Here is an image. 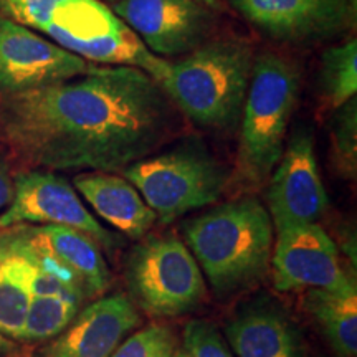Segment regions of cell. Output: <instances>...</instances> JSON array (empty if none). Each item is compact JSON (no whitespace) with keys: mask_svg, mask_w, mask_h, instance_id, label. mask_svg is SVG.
<instances>
[{"mask_svg":"<svg viewBox=\"0 0 357 357\" xmlns=\"http://www.w3.org/2000/svg\"><path fill=\"white\" fill-rule=\"evenodd\" d=\"M305 306L339 357L357 356L356 281L341 288L310 289Z\"/></svg>","mask_w":357,"mask_h":357,"instance_id":"cell-17","label":"cell"},{"mask_svg":"<svg viewBox=\"0 0 357 357\" xmlns=\"http://www.w3.org/2000/svg\"><path fill=\"white\" fill-rule=\"evenodd\" d=\"M172 126L171 101L132 66L19 93H0V142L26 167L123 172L153 154Z\"/></svg>","mask_w":357,"mask_h":357,"instance_id":"cell-1","label":"cell"},{"mask_svg":"<svg viewBox=\"0 0 357 357\" xmlns=\"http://www.w3.org/2000/svg\"><path fill=\"white\" fill-rule=\"evenodd\" d=\"M268 213L276 231L291 225L318 223L328 208L314 142L307 129L293 134L273 169L266 192Z\"/></svg>","mask_w":357,"mask_h":357,"instance_id":"cell-10","label":"cell"},{"mask_svg":"<svg viewBox=\"0 0 357 357\" xmlns=\"http://www.w3.org/2000/svg\"><path fill=\"white\" fill-rule=\"evenodd\" d=\"M300 95V71L288 58L263 53L253 60L242 109L238 155L229 185L257 189L270 178L284 151L288 124Z\"/></svg>","mask_w":357,"mask_h":357,"instance_id":"cell-4","label":"cell"},{"mask_svg":"<svg viewBox=\"0 0 357 357\" xmlns=\"http://www.w3.org/2000/svg\"><path fill=\"white\" fill-rule=\"evenodd\" d=\"M105 2H111V3H116V2H119V0H105Z\"/></svg>","mask_w":357,"mask_h":357,"instance_id":"cell-29","label":"cell"},{"mask_svg":"<svg viewBox=\"0 0 357 357\" xmlns=\"http://www.w3.org/2000/svg\"><path fill=\"white\" fill-rule=\"evenodd\" d=\"M73 185L102 220L131 238H142L158 218L124 177L111 172H82L73 178Z\"/></svg>","mask_w":357,"mask_h":357,"instance_id":"cell-15","label":"cell"},{"mask_svg":"<svg viewBox=\"0 0 357 357\" xmlns=\"http://www.w3.org/2000/svg\"><path fill=\"white\" fill-rule=\"evenodd\" d=\"M13 199V177L8 162L0 154V211L7 208Z\"/></svg>","mask_w":357,"mask_h":357,"instance_id":"cell-25","label":"cell"},{"mask_svg":"<svg viewBox=\"0 0 357 357\" xmlns=\"http://www.w3.org/2000/svg\"><path fill=\"white\" fill-rule=\"evenodd\" d=\"M182 342L184 357H235L215 326L207 321H190L184 329Z\"/></svg>","mask_w":357,"mask_h":357,"instance_id":"cell-23","label":"cell"},{"mask_svg":"<svg viewBox=\"0 0 357 357\" xmlns=\"http://www.w3.org/2000/svg\"><path fill=\"white\" fill-rule=\"evenodd\" d=\"M333 159L336 169L347 178L357 171V105L356 98L337 108L331 129Z\"/></svg>","mask_w":357,"mask_h":357,"instance_id":"cell-21","label":"cell"},{"mask_svg":"<svg viewBox=\"0 0 357 357\" xmlns=\"http://www.w3.org/2000/svg\"><path fill=\"white\" fill-rule=\"evenodd\" d=\"M253 60L252 47L240 40L205 42L182 60L169 61L158 84L195 124L230 129L242 116Z\"/></svg>","mask_w":357,"mask_h":357,"instance_id":"cell-3","label":"cell"},{"mask_svg":"<svg viewBox=\"0 0 357 357\" xmlns=\"http://www.w3.org/2000/svg\"><path fill=\"white\" fill-rule=\"evenodd\" d=\"M187 248L217 293H234L266 275L273 222L260 200L240 197L184 223Z\"/></svg>","mask_w":357,"mask_h":357,"instance_id":"cell-2","label":"cell"},{"mask_svg":"<svg viewBox=\"0 0 357 357\" xmlns=\"http://www.w3.org/2000/svg\"><path fill=\"white\" fill-rule=\"evenodd\" d=\"M12 349V344L7 341V337H3L2 334H0V352H8Z\"/></svg>","mask_w":357,"mask_h":357,"instance_id":"cell-27","label":"cell"},{"mask_svg":"<svg viewBox=\"0 0 357 357\" xmlns=\"http://www.w3.org/2000/svg\"><path fill=\"white\" fill-rule=\"evenodd\" d=\"M172 357H184V356H182V352H181V349H177L176 352H174V356Z\"/></svg>","mask_w":357,"mask_h":357,"instance_id":"cell-28","label":"cell"},{"mask_svg":"<svg viewBox=\"0 0 357 357\" xmlns=\"http://www.w3.org/2000/svg\"><path fill=\"white\" fill-rule=\"evenodd\" d=\"M176 336L162 324H149L124 339L111 357H172Z\"/></svg>","mask_w":357,"mask_h":357,"instance_id":"cell-22","label":"cell"},{"mask_svg":"<svg viewBox=\"0 0 357 357\" xmlns=\"http://www.w3.org/2000/svg\"><path fill=\"white\" fill-rule=\"evenodd\" d=\"M155 56H185L208 42L215 10L197 0H119L111 8Z\"/></svg>","mask_w":357,"mask_h":357,"instance_id":"cell-7","label":"cell"},{"mask_svg":"<svg viewBox=\"0 0 357 357\" xmlns=\"http://www.w3.org/2000/svg\"><path fill=\"white\" fill-rule=\"evenodd\" d=\"M0 253L29 252L52 258L75 273L89 296L109 287V270L100 243L83 231L61 225H15L2 229Z\"/></svg>","mask_w":357,"mask_h":357,"instance_id":"cell-12","label":"cell"},{"mask_svg":"<svg viewBox=\"0 0 357 357\" xmlns=\"http://www.w3.org/2000/svg\"><path fill=\"white\" fill-rule=\"evenodd\" d=\"M63 2L65 0H0V17L42 32Z\"/></svg>","mask_w":357,"mask_h":357,"instance_id":"cell-24","label":"cell"},{"mask_svg":"<svg viewBox=\"0 0 357 357\" xmlns=\"http://www.w3.org/2000/svg\"><path fill=\"white\" fill-rule=\"evenodd\" d=\"M123 176L160 222L217 202L230 182L227 167L197 137H187L164 153L136 160Z\"/></svg>","mask_w":357,"mask_h":357,"instance_id":"cell-5","label":"cell"},{"mask_svg":"<svg viewBox=\"0 0 357 357\" xmlns=\"http://www.w3.org/2000/svg\"><path fill=\"white\" fill-rule=\"evenodd\" d=\"M79 303L63 296H32L20 341H45L61 334L77 318Z\"/></svg>","mask_w":357,"mask_h":357,"instance_id":"cell-20","label":"cell"},{"mask_svg":"<svg viewBox=\"0 0 357 357\" xmlns=\"http://www.w3.org/2000/svg\"><path fill=\"white\" fill-rule=\"evenodd\" d=\"M95 63L0 17V93H19L82 77Z\"/></svg>","mask_w":357,"mask_h":357,"instance_id":"cell-9","label":"cell"},{"mask_svg":"<svg viewBox=\"0 0 357 357\" xmlns=\"http://www.w3.org/2000/svg\"><path fill=\"white\" fill-rule=\"evenodd\" d=\"M271 265L280 291L341 288L354 281L342 270L337 245L318 223L278 230Z\"/></svg>","mask_w":357,"mask_h":357,"instance_id":"cell-11","label":"cell"},{"mask_svg":"<svg viewBox=\"0 0 357 357\" xmlns=\"http://www.w3.org/2000/svg\"><path fill=\"white\" fill-rule=\"evenodd\" d=\"M197 2L204 3V6H207L208 8H212V10L218 12V8H220V2L218 0H197Z\"/></svg>","mask_w":357,"mask_h":357,"instance_id":"cell-26","label":"cell"},{"mask_svg":"<svg viewBox=\"0 0 357 357\" xmlns=\"http://www.w3.org/2000/svg\"><path fill=\"white\" fill-rule=\"evenodd\" d=\"M243 19L281 42H312L351 24L349 0H229Z\"/></svg>","mask_w":357,"mask_h":357,"instance_id":"cell-13","label":"cell"},{"mask_svg":"<svg viewBox=\"0 0 357 357\" xmlns=\"http://www.w3.org/2000/svg\"><path fill=\"white\" fill-rule=\"evenodd\" d=\"M319 93L324 106L337 109L357 93V40L328 48L321 58Z\"/></svg>","mask_w":357,"mask_h":357,"instance_id":"cell-19","label":"cell"},{"mask_svg":"<svg viewBox=\"0 0 357 357\" xmlns=\"http://www.w3.org/2000/svg\"><path fill=\"white\" fill-rule=\"evenodd\" d=\"M32 266L24 257L0 253V334L20 339L32 301Z\"/></svg>","mask_w":357,"mask_h":357,"instance_id":"cell-18","label":"cell"},{"mask_svg":"<svg viewBox=\"0 0 357 357\" xmlns=\"http://www.w3.org/2000/svg\"><path fill=\"white\" fill-rule=\"evenodd\" d=\"M124 280L132 305L158 318L185 314L205 296L202 270L187 245L174 235L151 236L134 247Z\"/></svg>","mask_w":357,"mask_h":357,"instance_id":"cell-6","label":"cell"},{"mask_svg":"<svg viewBox=\"0 0 357 357\" xmlns=\"http://www.w3.org/2000/svg\"><path fill=\"white\" fill-rule=\"evenodd\" d=\"M42 223L83 231L100 247L114 248L116 235L88 211L77 190L65 178L45 171H22L13 177V199L0 215V229Z\"/></svg>","mask_w":357,"mask_h":357,"instance_id":"cell-8","label":"cell"},{"mask_svg":"<svg viewBox=\"0 0 357 357\" xmlns=\"http://www.w3.org/2000/svg\"><path fill=\"white\" fill-rule=\"evenodd\" d=\"M139 324L132 301L124 294H111L84 307L42 357H111Z\"/></svg>","mask_w":357,"mask_h":357,"instance_id":"cell-14","label":"cell"},{"mask_svg":"<svg viewBox=\"0 0 357 357\" xmlns=\"http://www.w3.org/2000/svg\"><path fill=\"white\" fill-rule=\"evenodd\" d=\"M236 357H303L298 329L273 306H250L227 326Z\"/></svg>","mask_w":357,"mask_h":357,"instance_id":"cell-16","label":"cell"}]
</instances>
